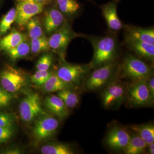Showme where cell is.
Wrapping results in <instances>:
<instances>
[{
    "mask_svg": "<svg viewBox=\"0 0 154 154\" xmlns=\"http://www.w3.org/2000/svg\"><path fill=\"white\" fill-rule=\"evenodd\" d=\"M43 154H73L74 152L65 144L53 143L45 145L40 149Z\"/></svg>",
    "mask_w": 154,
    "mask_h": 154,
    "instance_id": "23",
    "label": "cell"
},
{
    "mask_svg": "<svg viewBox=\"0 0 154 154\" xmlns=\"http://www.w3.org/2000/svg\"><path fill=\"white\" fill-rule=\"evenodd\" d=\"M50 1H54V0H49Z\"/></svg>",
    "mask_w": 154,
    "mask_h": 154,
    "instance_id": "38",
    "label": "cell"
},
{
    "mask_svg": "<svg viewBox=\"0 0 154 154\" xmlns=\"http://www.w3.org/2000/svg\"><path fill=\"white\" fill-rule=\"evenodd\" d=\"M131 129L137 134L148 145L154 142V126L153 125L147 124L133 125Z\"/></svg>",
    "mask_w": 154,
    "mask_h": 154,
    "instance_id": "22",
    "label": "cell"
},
{
    "mask_svg": "<svg viewBox=\"0 0 154 154\" xmlns=\"http://www.w3.org/2000/svg\"><path fill=\"white\" fill-rule=\"evenodd\" d=\"M79 36H82V34H79L74 32L70 23L68 21H66L48 39L50 48L55 51L63 57L72 39Z\"/></svg>",
    "mask_w": 154,
    "mask_h": 154,
    "instance_id": "8",
    "label": "cell"
},
{
    "mask_svg": "<svg viewBox=\"0 0 154 154\" xmlns=\"http://www.w3.org/2000/svg\"><path fill=\"white\" fill-rule=\"evenodd\" d=\"M19 112L21 119L26 122H31L38 115L46 114L42 107L39 96L36 93L28 94L22 99Z\"/></svg>",
    "mask_w": 154,
    "mask_h": 154,
    "instance_id": "9",
    "label": "cell"
},
{
    "mask_svg": "<svg viewBox=\"0 0 154 154\" xmlns=\"http://www.w3.org/2000/svg\"><path fill=\"white\" fill-rule=\"evenodd\" d=\"M53 57L51 54H45L38 60L36 64V68L38 70H48L52 64Z\"/></svg>",
    "mask_w": 154,
    "mask_h": 154,
    "instance_id": "30",
    "label": "cell"
},
{
    "mask_svg": "<svg viewBox=\"0 0 154 154\" xmlns=\"http://www.w3.org/2000/svg\"><path fill=\"white\" fill-rule=\"evenodd\" d=\"M44 105L47 109L61 119L66 118L69 115V108L57 96H47L44 100Z\"/></svg>",
    "mask_w": 154,
    "mask_h": 154,
    "instance_id": "17",
    "label": "cell"
},
{
    "mask_svg": "<svg viewBox=\"0 0 154 154\" xmlns=\"http://www.w3.org/2000/svg\"><path fill=\"white\" fill-rule=\"evenodd\" d=\"M30 47L31 52L34 54L46 51L50 48L48 39L44 36L31 39Z\"/></svg>",
    "mask_w": 154,
    "mask_h": 154,
    "instance_id": "28",
    "label": "cell"
},
{
    "mask_svg": "<svg viewBox=\"0 0 154 154\" xmlns=\"http://www.w3.org/2000/svg\"><path fill=\"white\" fill-rule=\"evenodd\" d=\"M147 85L152 97L154 99V74L146 80Z\"/></svg>",
    "mask_w": 154,
    "mask_h": 154,
    "instance_id": "34",
    "label": "cell"
},
{
    "mask_svg": "<svg viewBox=\"0 0 154 154\" xmlns=\"http://www.w3.org/2000/svg\"><path fill=\"white\" fill-rule=\"evenodd\" d=\"M5 154H19L22 153V151L20 150V149L14 148L11 149H9L8 150L5 152Z\"/></svg>",
    "mask_w": 154,
    "mask_h": 154,
    "instance_id": "35",
    "label": "cell"
},
{
    "mask_svg": "<svg viewBox=\"0 0 154 154\" xmlns=\"http://www.w3.org/2000/svg\"><path fill=\"white\" fill-rule=\"evenodd\" d=\"M126 96L127 85L116 79L107 85L102 93V104L105 108H117L126 99Z\"/></svg>",
    "mask_w": 154,
    "mask_h": 154,
    "instance_id": "7",
    "label": "cell"
},
{
    "mask_svg": "<svg viewBox=\"0 0 154 154\" xmlns=\"http://www.w3.org/2000/svg\"><path fill=\"white\" fill-rule=\"evenodd\" d=\"M27 1V2H31L42 4V5H46L50 1L49 0H17V1Z\"/></svg>",
    "mask_w": 154,
    "mask_h": 154,
    "instance_id": "36",
    "label": "cell"
},
{
    "mask_svg": "<svg viewBox=\"0 0 154 154\" xmlns=\"http://www.w3.org/2000/svg\"><path fill=\"white\" fill-rule=\"evenodd\" d=\"M44 5L25 1H17L15 21L21 27L25 26L29 20L40 14Z\"/></svg>",
    "mask_w": 154,
    "mask_h": 154,
    "instance_id": "11",
    "label": "cell"
},
{
    "mask_svg": "<svg viewBox=\"0 0 154 154\" xmlns=\"http://www.w3.org/2000/svg\"><path fill=\"white\" fill-rule=\"evenodd\" d=\"M66 21V19L57 8L50 9L45 15L43 19L45 29L48 33H54Z\"/></svg>",
    "mask_w": 154,
    "mask_h": 154,
    "instance_id": "16",
    "label": "cell"
},
{
    "mask_svg": "<svg viewBox=\"0 0 154 154\" xmlns=\"http://www.w3.org/2000/svg\"><path fill=\"white\" fill-rule=\"evenodd\" d=\"M26 40L25 34L13 29L11 33L0 38V52L12 49Z\"/></svg>",
    "mask_w": 154,
    "mask_h": 154,
    "instance_id": "18",
    "label": "cell"
},
{
    "mask_svg": "<svg viewBox=\"0 0 154 154\" xmlns=\"http://www.w3.org/2000/svg\"><path fill=\"white\" fill-rule=\"evenodd\" d=\"M146 80L131 82L127 85L126 99L129 105L134 107L153 105L154 99L149 91Z\"/></svg>",
    "mask_w": 154,
    "mask_h": 154,
    "instance_id": "4",
    "label": "cell"
},
{
    "mask_svg": "<svg viewBox=\"0 0 154 154\" xmlns=\"http://www.w3.org/2000/svg\"><path fill=\"white\" fill-rule=\"evenodd\" d=\"M124 43L128 49L142 59L154 63V45L124 37Z\"/></svg>",
    "mask_w": 154,
    "mask_h": 154,
    "instance_id": "13",
    "label": "cell"
},
{
    "mask_svg": "<svg viewBox=\"0 0 154 154\" xmlns=\"http://www.w3.org/2000/svg\"><path fill=\"white\" fill-rule=\"evenodd\" d=\"M30 51V45L25 40L16 47L6 51L5 52L11 60L15 61L28 55Z\"/></svg>",
    "mask_w": 154,
    "mask_h": 154,
    "instance_id": "24",
    "label": "cell"
},
{
    "mask_svg": "<svg viewBox=\"0 0 154 154\" xmlns=\"http://www.w3.org/2000/svg\"><path fill=\"white\" fill-rule=\"evenodd\" d=\"M12 99L11 93L0 86V107L8 106L10 104Z\"/></svg>",
    "mask_w": 154,
    "mask_h": 154,
    "instance_id": "32",
    "label": "cell"
},
{
    "mask_svg": "<svg viewBox=\"0 0 154 154\" xmlns=\"http://www.w3.org/2000/svg\"><path fill=\"white\" fill-rule=\"evenodd\" d=\"M148 152L150 154H154V142L148 145L147 148Z\"/></svg>",
    "mask_w": 154,
    "mask_h": 154,
    "instance_id": "37",
    "label": "cell"
},
{
    "mask_svg": "<svg viewBox=\"0 0 154 154\" xmlns=\"http://www.w3.org/2000/svg\"><path fill=\"white\" fill-rule=\"evenodd\" d=\"M51 73L48 70H38L30 77L31 82L37 86L43 85L49 79Z\"/></svg>",
    "mask_w": 154,
    "mask_h": 154,
    "instance_id": "29",
    "label": "cell"
},
{
    "mask_svg": "<svg viewBox=\"0 0 154 154\" xmlns=\"http://www.w3.org/2000/svg\"><path fill=\"white\" fill-rule=\"evenodd\" d=\"M131 135L125 128L115 127L110 130L106 139L107 146L114 150H123L129 142Z\"/></svg>",
    "mask_w": 154,
    "mask_h": 154,
    "instance_id": "14",
    "label": "cell"
},
{
    "mask_svg": "<svg viewBox=\"0 0 154 154\" xmlns=\"http://www.w3.org/2000/svg\"><path fill=\"white\" fill-rule=\"evenodd\" d=\"M16 17V9L14 8L11 9L3 16L0 21V38L10 30L11 25L15 21Z\"/></svg>",
    "mask_w": 154,
    "mask_h": 154,
    "instance_id": "26",
    "label": "cell"
},
{
    "mask_svg": "<svg viewBox=\"0 0 154 154\" xmlns=\"http://www.w3.org/2000/svg\"><path fill=\"white\" fill-rule=\"evenodd\" d=\"M1 85L10 93L18 92L27 84V77L22 70L7 65L0 74Z\"/></svg>",
    "mask_w": 154,
    "mask_h": 154,
    "instance_id": "6",
    "label": "cell"
},
{
    "mask_svg": "<svg viewBox=\"0 0 154 154\" xmlns=\"http://www.w3.org/2000/svg\"><path fill=\"white\" fill-rule=\"evenodd\" d=\"M58 69L57 74L64 82L74 86L80 85L91 70L89 63L75 64L64 62Z\"/></svg>",
    "mask_w": 154,
    "mask_h": 154,
    "instance_id": "5",
    "label": "cell"
},
{
    "mask_svg": "<svg viewBox=\"0 0 154 154\" xmlns=\"http://www.w3.org/2000/svg\"><path fill=\"white\" fill-rule=\"evenodd\" d=\"M29 37L31 39L43 36V31L39 18L35 17L29 20L26 24Z\"/></svg>",
    "mask_w": 154,
    "mask_h": 154,
    "instance_id": "27",
    "label": "cell"
},
{
    "mask_svg": "<svg viewBox=\"0 0 154 154\" xmlns=\"http://www.w3.org/2000/svg\"><path fill=\"white\" fill-rule=\"evenodd\" d=\"M124 37L154 45V29L134 25H124Z\"/></svg>",
    "mask_w": 154,
    "mask_h": 154,
    "instance_id": "15",
    "label": "cell"
},
{
    "mask_svg": "<svg viewBox=\"0 0 154 154\" xmlns=\"http://www.w3.org/2000/svg\"><path fill=\"white\" fill-rule=\"evenodd\" d=\"M43 86L44 91L47 93L58 92L72 87L61 79L56 73L52 74Z\"/></svg>",
    "mask_w": 154,
    "mask_h": 154,
    "instance_id": "21",
    "label": "cell"
},
{
    "mask_svg": "<svg viewBox=\"0 0 154 154\" xmlns=\"http://www.w3.org/2000/svg\"><path fill=\"white\" fill-rule=\"evenodd\" d=\"M57 96L62 100L69 109L74 108L79 102L78 94L70 88L58 91Z\"/></svg>",
    "mask_w": 154,
    "mask_h": 154,
    "instance_id": "25",
    "label": "cell"
},
{
    "mask_svg": "<svg viewBox=\"0 0 154 154\" xmlns=\"http://www.w3.org/2000/svg\"><path fill=\"white\" fill-rule=\"evenodd\" d=\"M59 125L57 119L51 116L42 114L39 116L33 129L34 137L38 141L45 140L54 134Z\"/></svg>",
    "mask_w": 154,
    "mask_h": 154,
    "instance_id": "10",
    "label": "cell"
},
{
    "mask_svg": "<svg viewBox=\"0 0 154 154\" xmlns=\"http://www.w3.org/2000/svg\"><path fill=\"white\" fill-rule=\"evenodd\" d=\"M116 34L110 33L101 36L82 35L90 41L93 47L94 55L89 63L92 69L116 60L119 46Z\"/></svg>",
    "mask_w": 154,
    "mask_h": 154,
    "instance_id": "1",
    "label": "cell"
},
{
    "mask_svg": "<svg viewBox=\"0 0 154 154\" xmlns=\"http://www.w3.org/2000/svg\"><path fill=\"white\" fill-rule=\"evenodd\" d=\"M120 2V0H112L100 7L110 33H116L124 27L117 14V7Z\"/></svg>",
    "mask_w": 154,
    "mask_h": 154,
    "instance_id": "12",
    "label": "cell"
},
{
    "mask_svg": "<svg viewBox=\"0 0 154 154\" xmlns=\"http://www.w3.org/2000/svg\"><path fill=\"white\" fill-rule=\"evenodd\" d=\"M119 65L115 60L92 69L84 81L85 88L94 91L107 86L118 77Z\"/></svg>",
    "mask_w": 154,
    "mask_h": 154,
    "instance_id": "3",
    "label": "cell"
},
{
    "mask_svg": "<svg viewBox=\"0 0 154 154\" xmlns=\"http://www.w3.org/2000/svg\"><path fill=\"white\" fill-rule=\"evenodd\" d=\"M57 8L64 17L70 19L82 11V6L77 0H56Z\"/></svg>",
    "mask_w": 154,
    "mask_h": 154,
    "instance_id": "19",
    "label": "cell"
},
{
    "mask_svg": "<svg viewBox=\"0 0 154 154\" xmlns=\"http://www.w3.org/2000/svg\"><path fill=\"white\" fill-rule=\"evenodd\" d=\"M14 117L8 113H0V127L12 126Z\"/></svg>",
    "mask_w": 154,
    "mask_h": 154,
    "instance_id": "33",
    "label": "cell"
},
{
    "mask_svg": "<svg viewBox=\"0 0 154 154\" xmlns=\"http://www.w3.org/2000/svg\"><path fill=\"white\" fill-rule=\"evenodd\" d=\"M154 74L153 66L136 56L128 54L119 63L118 78L131 82L146 80Z\"/></svg>",
    "mask_w": 154,
    "mask_h": 154,
    "instance_id": "2",
    "label": "cell"
},
{
    "mask_svg": "<svg viewBox=\"0 0 154 154\" xmlns=\"http://www.w3.org/2000/svg\"><path fill=\"white\" fill-rule=\"evenodd\" d=\"M148 144L139 136L135 133L131 135L128 143L123 149L125 154H142L145 153Z\"/></svg>",
    "mask_w": 154,
    "mask_h": 154,
    "instance_id": "20",
    "label": "cell"
},
{
    "mask_svg": "<svg viewBox=\"0 0 154 154\" xmlns=\"http://www.w3.org/2000/svg\"><path fill=\"white\" fill-rule=\"evenodd\" d=\"M13 125L0 127V144L4 143L10 139L13 135Z\"/></svg>",
    "mask_w": 154,
    "mask_h": 154,
    "instance_id": "31",
    "label": "cell"
}]
</instances>
